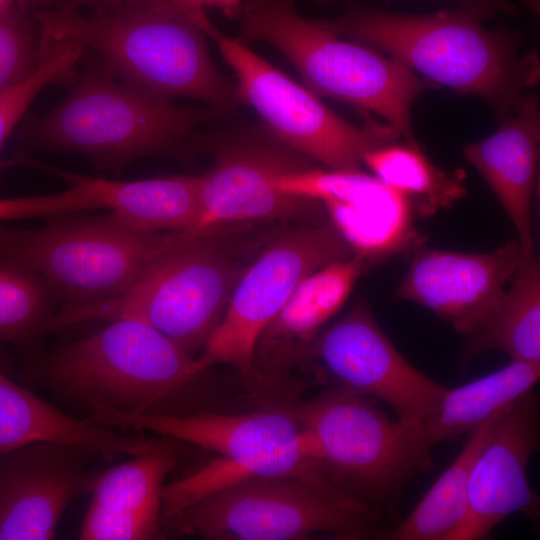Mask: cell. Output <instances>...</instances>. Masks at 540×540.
<instances>
[{"mask_svg":"<svg viewBox=\"0 0 540 540\" xmlns=\"http://www.w3.org/2000/svg\"><path fill=\"white\" fill-rule=\"evenodd\" d=\"M494 16L472 6L407 14L350 1L340 16L316 21L395 58L435 85L484 100L500 120L536 85L539 61L535 53L520 52V37L511 29L488 30L484 21Z\"/></svg>","mask_w":540,"mask_h":540,"instance_id":"cell-1","label":"cell"},{"mask_svg":"<svg viewBox=\"0 0 540 540\" xmlns=\"http://www.w3.org/2000/svg\"><path fill=\"white\" fill-rule=\"evenodd\" d=\"M34 18L47 39L97 52L120 79L154 97L191 98L230 115L240 105L205 32L164 0H121L90 14L54 5Z\"/></svg>","mask_w":540,"mask_h":540,"instance_id":"cell-2","label":"cell"},{"mask_svg":"<svg viewBox=\"0 0 540 540\" xmlns=\"http://www.w3.org/2000/svg\"><path fill=\"white\" fill-rule=\"evenodd\" d=\"M231 116L177 105L120 79L106 64L87 70L68 95L23 130L34 148L72 151L115 173L150 156H180L201 145L204 132Z\"/></svg>","mask_w":540,"mask_h":540,"instance_id":"cell-3","label":"cell"},{"mask_svg":"<svg viewBox=\"0 0 540 540\" xmlns=\"http://www.w3.org/2000/svg\"><path fill=\"white\" fill-rule=\"evenodd\" d=\"M224 226L182 232L162 248L122 294L97 303L63 305L46 331L89 320L142 321L196 357L219 325L251 264Z\"/></svg>","mask_w":540,"mask_h":540,"instance_id":"cell-4","label":"cell"},{"mask_svg":"<svg viewBox=\"0 0 540 540\" xmlns=\"http://www.w3.org/2000/svg\"><path fill=\"white\" fill-rule=\"evenodd\" d=\"M201 375L195 357L152 326L116 319L61 346L41 378L59 396L89 409L90 419L118 427L142 415H184L180 402Z\"/></svg>","mask_w":540,"mask_h":540,"instance_id":"cell-5","label":"cell"},{"mask_svg":"<svg viewBox=\"0 0 540 540\" xmlns=\"http://www.w3.org/2000/svg\"><path fill=\"white\" fill-rule=\"evenodd\" d=\"M118 427L150 430L218 454V458L195 472L164 486L162 518L209 493L251 477L297 479L353 512L375 513L325 476L312 457L306 435L293 411L268 409L240 415L149 414L125 419Z\"/></svg>","mask_w":540,"mask_h":540,"instance_id":"cell-6","label":"cell"},{"mask_svg":"<svg viewBox=\"0 0 540 540\" xmlns=\"http://www.w3.org/2000/svg\"><path fill=\"white\" fill-rule=\"evenodd\" d=\"M297 0H244L239 39L264 42L284 55L303 85L318 97L354 105L383 118L402 139L415 142V100L435 87L431 81L372 47L342 38L306 19Z\"/></svg>","mask_w":540,"mask_h":540,"instance_id":"cell-7","label":"cell"},{"mask_svg":"<svg viewBox=\"0 0 540 540\" xmlns=\"http://www.w3.org/2000/svg\"><path fill=\"white\" fill-rule=\"evenodd\" d=\"M293 414L325 476L370 508L390 507L407 481L430 464L423 423L392 420L368 398L339 385Z\"/></svg>","mask_w":540,"mask_h":540,"instance_id":"cell-8","label":"cell"},{"mask_svg":"<svg viewBox=\"0 0 540 540\" xmlns=\"http://www.w3.org/2000/svg\"><path fill=\"white\" fill-rule=\"evenodd\" d=\"M179 233L136 232L111 214L34 229L0 225V260L32 274L64 305H86L125 292Z\"/></svg>","mask_w":540,"mask_h":540,"instance_id":"cell-9","label":"cell"},{"mask_svg":"<svg viewBox=\"0 0 540 540\" xmlns=\"http://www.w3.org/2000/svg\"><path fill=\"white\" fill-rule=\"evenodd\" d=\"M375 519L300 480L251 477L207 494L161 524L176 535L210 540H297L316 533L359 538Z\"/></svg>","mask_w":540,"mask_h":540,"instance_id":"cell-10","label":"cell"},{"mask_svg":"<svg viewBox=\"0 0 540 540\" xmlns=\"http://www.w3.org/2000/svg\"><path fill=\"white\" fill-rule=\"evenodd\" d=\"M236 76L239 104L252 107L261 123L292 150L329 170H356L364 155L402 139L389 125H355L325 106L317 95L218 29L210 37Z\"/></svg>","mask_w":540,"mask_h":540,"instance_id":"cell-11","label":"cell"},{"mask_svg":"<svg viewBox=\"0 0 540 540\" xmlns=\"http://www.w3.org/2000/svg\"><path fill=\"white\" fill-rule=\"evenodd\" d=\"M352 256L329 219L302 222L271 238L237 283L219 325L195 357L197 372L227 364L249 382L257 340L297 285L318 269Z\"/></svg>","mask_w":540,"mask_h":540,"instance_id":"cell-12","label":"cell"},{"mask_svg":"<svg viewBox=\"0 0 540 540\" xmlns=\"http://www.w3.org/2000/svg\"><path fill=\"white\" fill-rule=\"evenodd\" d=\"M214 125L201 142L215 148V162L200 175L198 232L235 222L328 219L319 201L284 194L270 182L275 173L314 166V161L282 143L262 123L235 124L222 131L213 130Z\"/></svg>","mask_w":540,"mask_h":540,"instance_id":"cell-13","label":"cell"},{"mask_svg":"<svg viewBox=\"0 0 540 540\" xmlns=\"http://www.w3.org/2000/svg\"><path fill=\"white\" fill-rule=\"evenodd\" d=\"M312 362L321 364L339 386L383 401L407 424L430 418L447 389L407 361L363 300L318 334L310 350Z\"/></svg>","mask_w":540,"mask_h":540,"instance_id":"cell-14","label":"cell"},{"mask_svg":"<svg viewBox=\"0 0 540 540\" xmlns=\"http://www.w3.org/2000/svg\"><path fill=\"white\" fill-rule=\"evenodd\" d=\"M101 458L81 446L41 441L0 453V540L53 539L66 508L91 494Z\"/></svg>","mask_w":540,"mask_h":540,"instance_id":"cell-15","label":"cell"},{"mask_svg":"<svg viewBox=\"0 0 540 540\" xmlns=\"http://www.w3.org/2000/svg\"><path fill=\"white\" fill-rule=\"evenodd\" d=\"M297 189L323 205L354 255L370 268L424 245L410 201L373 174L313 167L299 175Z\"/></svg>","mask_w":540,"mask_h":540,"instance_id":"cell-16","label":"cell"},{"mask_svg":"<svg viewBox=\"0 0 540 540\" xmlns=\"http://www.w3.org/2000/svg\"><path fill=\"white\" fill-rule=\"evenodd\" d=\"M526 254L517 239L490 253L430 249L411 254L395 297L417 303L465 336L473 333L504 295Z\"/></svg>","mask_w":540,"mask_h":540,"instance_id":"cell-17","label":"cell"},{"mask_svg":"<svg viewBox=\"0 0 540 540\" xmlns=\"http://www.w3.org/2000/svg\"><path fill=\"white\" fill-rule=\"evenodd\" d=\"M539 443V401L531 389L510 404L473 464L467 511L451 540H479L510 514L536 519L539 498L527 479Z\"/></svg>","mask_w":540,"mask_h":540,"instance_id":"cell-18","label":"cell"},{"mask_svg":"<svg viewBox=\"0 0 540 540\" xmlns=\"http://www.w3.org/2000/svg\"><path fill=\"white\" fill-rule=\"evenodd\" d=\"M368 269L367 262L354 255L305 277L260 334L250 382L277 379L292 367L309 363L311 346L322 326L343 306Z\"/></svg>","mask_w":540,"mask_h":540,"instance_id":"cell-19","label":"cell"},{"mask_svg":"<svg viewBox=\"0 0 540 540\" xmlns=\"http://www.w3.org/2000/svg\"><path fill=\"white\" fill-rule=\"evenodd\" d=\"M489 137L463 148L464 158L491 188L516 229L526 255L535 253L531 204L536 186L540 144V107L529 91L517 107L498 120Z\"/></svg>","mask_w":540,"mask_h":540,"instance_id":"cell-20","label":"cell"},{"mask_svg":"<svg viewBox=\"0 0 540 540\" xmlns=\"http://www.w3.org/2000/svg\"><path fill=\"white\" fill-rule=\"evenodd\" d=\"M41 441L81 446L106 461L133 456L153 442L69 415L0 371V453Z\"/></svg>","mask_w":540,"mask_h":540,"instance_id":"cell-21","label":"cell"},{"mask_svg":"<svg viewBox=\"0 0 540 540\" xmlns=\"http://www.w3.org/2000/svg\"><path fill=\"white\" fill-rule=\"evenodd\" d=\"M99 208L140 233L198 232L200 176L119 181L85 177Z\"/></svg>","mask_w":540,"mask_h":540,"instance_id":"cell-22","label":"cell"},{"mask_svg":"<svg viewBox=\"0 0 540 540\" xmlns=\"http://www.w3.org/2000/svg\"><path fill=\"white\" fill-rule=\"evenodd\" d=\"M462 365L497 350L514 361L540 363V262L525 255L504 295L484 322L467 335Z\"/></svg>","mask_w":540,"mask_h":540,"instance_id":"cell-23","label":"cell"},{"mask_svg":"<svg viewBox=\"0 0 540 540\" xmlns=\"http://www.w3.org/2000/svg\"><path fill=\"white\" fill-rule=\"evenodd\" d=\"M540 377V363L514 361L460 387L447 388L434 414L423 422L433 446L469 434L494 413L533 389Z\"/></svg>","mask_w":540,"mask_h":540,"instance_id":"cell-24","label":"cell"},{"mask_svg":"<svg viewBox=\"0 0 540 540\" xmlns=\"http://www.w3.org/2000/svg\"><path fill=\"white\" fill-rule=\"evenodd\" d=\"M506 408L494 413L469 433L460 454L390 534L391 539H452L466 515L469 479L475 459Z\"/></svg>","mask_w":540,"mask_h":540,"instance_id":"cell-25","label":"cell"},{"mask_svg":"<svg viewBox=\"0 0 540 540\" xmlns=\"http://www.w3.org/2000/svg\"><path fill=\"white\" fill-rule=\"evenodd\" d=\"M363 164L384 183L404 195L416 216L448 209L466 195L465 173L436 166L417 142L400 140L364 155Z\"/></svg>","mask_w":540,"mask_h":540,"instance_id":"cell-26","label":"cell"},{"mask_svg":"<svg viewBox=\"0 0 540 540\" xmlns=\"http://www.w3.org/2000/svg\"><path fill=\"white\" fill-rule=\"evenodd\" d=\"M171 441H153L132 459L98 476L90 503L124 512L161 514L164 481L176 465Z\"/></svg>","mask_w":540,"mask_h":540,"instance_id":"cell-27","label":"cell"},{"mask_svg":"<svg viewBox=\"0 0 540 540\" xmlns=\"http://www.w3.org/2000/svg\"><path fill=\"white\" fill-rule=\"evenodd\" d=\"M49 298V292L32 274L0 260V342L44 332L53 316Z\"/></svg>","mask_w":540,"mask_h":540,"instance_id":"cell-28","label":"cell"},{"mask_svg":"<svg viewBox=\"0 0 540 540\" xmlns=\"http://www.w3.org/2000/svg\"><path fill=\"white\" fill-rule=\"evenodd\" d=\"M76 44L45 39V49L37 68L26 78L0 92V152L16 124L40 91L66 75L83 56ZM14 161L0 159V168Z\"/></svg>","mask_w":540,"mask_h":540,"instance_id":"cell-29","label":"cell"},{"mask_svg":"<svg viewBox=\"0 0 540 540\" xmlns=\"http://www.w3.org/2000/svg\"><path fill=\"white\" fill-rule=\"evenodd\" d=\"M28 5L0 15V92L29 76L39 65L45 41Z\"/></svg>","mask_w":540,"mask_h":540,"instance_id":"cell-30","label":"cell"},{"mask_svg":"<svg viewBox=\"0 0 540 540\" xmlns=\"http://www.w3.org/2000/svg\"><path fill=\"white\" fill-rule=\"evenodd\" d=\"M161 515L124 512L90 503L83 518L79 538L83 540L161 539Z\"/></svg>","mask_w":540,"mask_h":540,"instance_id":"cell-31","label":"cell"},{"mask_svg":"<svg viewBox=\"0 0 540 540\" xmlns=\"http://www.w3.org/2000/svg\"><path fill=\"white\" fill-rule=\"evenodd\" d=\"M98 208L87 185L74 181L61 193L0 199V221L45 217Z\"/></svg>","mask_w":540,"mask_h":540,"instance_id":"cell-32","label":"cell"},{"mask_svg":"<svg viewBox=\"0 0 540 540\" xmlns=\"http://www.w3.org/2000/svg\"><path fill=\"white\" fill-rule=\"evenodd\" d=\"M195 21L210 37L217 29L204 12L205 7L220 9L230 19H237L244 0H164Z\"/></svg>","mask_w":540,"mask_h":540,"instance_id":"cell-33","label":"cell"},{"mask_svg":"<svg viewBox=\"0 0 540 540\" xmlns=\"http://www.w3.org/2000/svg\"><path fill=\"white\" fill-rule=\"evenodd\" d=\"M320 4H330L336 0H315ZM458 6H472L488 10L493 15L507 14L513 15L518 12L517 8L509 1L504 0H453Z\"/></svg>","mask_w":540,"mask_h":540,"instance_id":"cell-34","label":"cell"},{"mask_svg":"<svg viewBox=\"0 0 540 540\" xmlns=\"http://www.w3.org/2000/svg\"><path fill=\"white\" fill-rule=\"evenodd\" d=\"M56 2L55 5H60L72 9H102L113 6L119 3L121 0H50Z\"/></svg>","mask_w":540,"mask_h":540,"instance_id":"cell-35","label":"cell"},{"mask_svg":"<svg viewBox=\"0 0 540 540\" xmlns=\"http://www.w3.org/2000/svg\"><path fill=\"white\" fill-rule=\"evenodd\" d=\"M42 0H0V15L17 4L38 5Z\"/></svg>","mask_w":540,"mask_h":540,"instance_id":"cell-36","label":"cell"},{"mask_svg":"<svg viewBox=\"0 0 540 540\" xmlns=\"http://www.w3.org/2000/svg\"><path fill=\"white\" fill-rule=\"evenodd\" d=\"M504 1H509V0H504Z\"/></svg>","mask_w":540,"mask_h":540,"instance_id":"cell-37","label":"cell"}]
</instances>
